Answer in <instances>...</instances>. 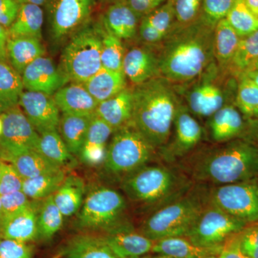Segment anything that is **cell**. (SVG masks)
I'll use <instances>...</instances> for the list:
<instances>
[{"instance_id":"cell-1","label":"cell","mask_w":258,"mask_h":258,"mask_svg":"<svg viewBox=\"0 0 258 258\" xmlns=\"http://www.w3.org/2000/svg\"><path fill=\"white\" fill-rule=\"evenodd\" d=\"M214 29L202 16L184 26L174 25L159 45L161 77L174 86L189 83L199 77L215 62Z\"/></svg>"},{"instance_id":"cell-2","label":"cell","mask_w":258,"mask_h":258,"mask_svg":"<svg viewBox=\"0 0 258 258\" xmlns=\"http://www.w3.org/2000/svg\"><path fill=\"white\" fill-rule=\"evenodd\" d=\"M192 152L181 160L180 170L197 184L220 186L258 178V144L237 139Z\"/></svg>"},{"instance_id":"cell-3","label":"cell","mask_w":258,"mask_h":258,"mask_svg":"<svg viewBox=\"0 0 258 258\" xmlns=\"http://www.w3.org/2000/svg\"><path fill=\"white\" fill-rule=\"evenodd\" d=\"M132 124L157 150L171 138L180 98L174 86L164 78H154L133 88Z\"/></svg>"},{"instance_id":"cell-4","label":"cell","mask_w":258,"mask_h":258,"mask_svg":"<svg viewBox=\"0 0 258 258\" xmlns=\"http://www.w3.org/2000/svg\"><path fill=\"white\" fill-rule=\"evenodd\" d=\"M209 203L205 184L190 186L184 193L157 209L144 221L140 233L154 241L184 237Z\"/></svg>"},{"instance_id":"cell-5","label":"cell","mask_w":258,"mask_h":258,"mask_svg":"<svg viewBox=\"0 0 258 258\" xmlns=\"http://www.w3.org/2000/svg\"><path fill=\"white\" fill-rule=\"evenodd\" d=\"M181 170L166 166H144L125 176L121 188L135 203L155 205L158 208L189 189L191 180Z\"/></svg>"},{"instance_id":"cell-6","label":"cell","mask_w":258,"mask_h":258,"mask_svg":"<svg viewBox=\"0 0 258 258\" xmlns=\"http://www.w3.org/2000/svg\"><path fill=\"white\" fill-rule=\"evenodd\" d=\"M230 76L222 71L215 61L197 79L173 86L176 93L183 97V102L195 118L208 119L222 107L230 104Z\"/></svg>"},{"instance_id":"cell-7","label":"cell","mask_w":258,"mask_h":258,"mask_svg":"<svg viewBox=\"0 0 258 258\" xmlns=\"http://www.w3.org/2000/svg\"><path fill=\"white\" fill-rule=\"evenodd\" d=\"M102 35L101 22L90 20L71 35L61 55L60 66L69 81L85 83L102 69Z\"/></svg>"},{"instance_id":"cell-8","label":"cell","mask_w":258,"mask_h":258,"mask_svg":"<svg viewBox=\"0 0 258 258\" xmlns=\"http://www.w3.org/2000/svg\"><path fill=\"white\" fill-rule=\"evenodd\" d=\"M126 208L124 197L116 190L99 186L88 194L78 216L77 225L85 230L106 234L132 230L122 222Z\"/></svg>"},{"instance_id":"cell-9","label":"cell","mask_w":258,"mask_h":258,"mask_svg":"<svg viewBox=\"0 0 258 258\" xmlns=\"http://www.w3.org/2000/svg\"><path fill=\"white\" fill-rule=\"evenodd\" d=\"M157 149L130 124L114 132L107 147L105 170L113 175L126 176L147 165Z\"/></svg>"},{"instance_id":"cell-10","label":"cell","mask_w":258,"mask_h":258,"mask_svg":"<svg viewBox=\"0 0 258 258\" xmlns=\"http://www.w3.org/2000/svg\"><path fill=\"white\" fill-rule=\"evenodd\" d=\"M247 225L209 202L184 237L200 247H222Z\"/></svg>"},{"instance_id":"cell-11","label":"cell","mask_w":258,"mask_h":258,"mask_svg":"<svg viewBox=\"0 0 258 258\" xmlns=\"http://www.w3.org/2000/svg\"><path fill=\"white\" fill-rule=\"evenodd\" d=\"M209 202L246 224L258 222V178L209 189Z\"/></svg>"},{"instance_id":"cell-12","label":"cell","mask_w":258,"mask_h":258,"mask_svg":"<svg viewBox=\"0 0 258 258\" xmlns=\"http://www.w3.org/2000/svg\"><path fill=\"white\" fill-rule=\"evenodd\" d=\"M174 134L165 147L159 150L162 160L172 164L182 160L195 151L203 137V126L180 99L174 117Z\"/></svg>"},{"instance_id":"cell-13","label":"cell","mask_w":258,"mask_h":258,"mask_svg":"<svg viewBox=\"0 0 258 258\" xmlns=\"http://www.w3.org/2000/svg\"><path fill=\"white\" fill-rule=\"evenodd\" d=\"M96 0H47V20L56 40L72 35L91 20Z\"/></svg>"},{"instance_id":"cell-14","label":"cell","mask_w":258,"mask_h":258,"mask_svg":"<svg viewBox=\"0 0 258 258\" xmlns=\"http://www.w3.org/2000/svg\"><path fill=\"white\" fill-rule=\"evenodd\" d=\"M3 123L0 137V160L26 151L38 152L40 135L18 106L0 113Z\"/></svg>"},{"instance_id":"cell-15","label":"cell","mask_w":258,"mask_h":258,"mask_svg":"<svg viewBox=\"0 0 258 258\" xmlns=\"http://www.w3.org/2000/svg\"><path fill=\"white\" fill-rule=\"evenodd\" d=\"M18 105L39 134L58 128L60 110L52 96L36 91H23Z\"/></svg>"},{"instance_id":"cell-16","label":"cell","mask_w":258,"mask_h":258,"mask_svg":"<svg viewBox=\"0 0 258 258\" xmlns=\"http://www.w3.org/2000/svg\"><path fill=\"white\" fill-rule=\"evenodd\" d=\"M247 120L234 103L226 105L208 118L210 137L217 144L249 139L254 120Z\"/></svg>"},{"instance_id":"cell-17","label":"cell","mask_w":258,"mask_h":258,"mask_svg":"<svg viewBox=\"0 0 258 258\" xmlns=\"http://www.w3.org/2000/svg\"><path fill=\"white\" fill-rule=\"evenodd\" d=\"M24 88L53 96L69 80L49 57L41 56L27 66L21 75Z\"/></svg>"},{"instance_id":"cell-18","label":"cell","mask_w":258,"mask_h":258,"mask_svg":"<svg viewBox=\"0 0 258 258\" xmlns=\"http://www.w3.org/2000/svg\"><path fill=\"white\" fill-rule=\"evenodd\" d=\"M123 72L134 86L159 77V57L155 45L145 44L125 52Z\"/></svg>"},{"instance_id":"cell-19","label":"cell","mask_w":258,"mask_h":258,"mask_svg":"<svg viewBox=\"0 0 258 258\" xmlns=\"http://www.w3.org/2000/svg\"><path fill=\"white\" fill-rule=\"evenodd\" d=\"M36 200L10 216L0 218V237L28 242L38 238V210Z\"/></svg>"},{"instance_id":"cell-20","label":"cell","mask_w":258,"mask_h":258,"mask_svg":"<svg viewBox=\"0 0 258 258\" xmlns=\"http://www.w3.org/2000/svg\"><path fill=\"white\" fill-rule=\"evenodd\" d=\"M140 20L126 0H120L109 5L102 15L101 23L107 31L120 40H131L138 34Z\"/></svg>"},{"instance_id":"cell-21","label":"cell","mask_w":258,"mask_h":258,"mask_svg":"<svg viewBox=\"0 0 258 258\" xmlns=\"http://www.w3.org/2000/svg\"><path fill=\"white\" fill-rule=\"evenodd\" d=\"M133 110V88L126 87L109 99L98 103L95 114L115 132L132 124Z\"/></svg>"},{"instance_id":"cell-22","label":"cell","mask_w":258,"mask_h":258,"mask_svg":"<svg viewBox=\"0 0 258 258\" xmlns=\"http://www.w3.org/2000/svg\"><path fill=\"white\" fill-rule=\"evenodd\" d=\"M52 97L62 113L91 115L94 114L98 105L84 85L81 83H67Z\"/></svg>"},{"instance_id":"cell-23","label":"cell","mask_w":258,"mask_h":258,"mask_svg":"<svg viewBox=\"0 0 258 258\" xmlns=\"http://www.w3.org/2000/svg\"><path fill=\"white\" fill-rule=\"evenodd\" d=\"M113 133L114 131L108 123L98 115H93L79 156L81 161L89 166L99 165L103 163L107 142Z\"/></svg>"},{"instance_id":"cell-24","label":"cell","mask_w":258,"mask_h":258,"mask_svg":"<svg viewBox=\"0 0 258 258\" xmlns=\"http://www.w3.org/2000/svg\"><path fill=\"white\" fill-rule=\"evenodd\" d=\"M101 237L118 258H134L150 253L154 244V241L132 230L106 234Z\"/></svg>"},{"instance_id":"cell-25","label":"cell","mask_w":258,"mask_h":258,"mask_svg":"<svg viewBox=\"0 0 258 258\" xmlns=\"http://www.w3.org/2000/svg\"><path fill=\"white\" fill-rule=\"evenodd\" d=\"M222 247H200L185 237H173L155 241L152 252L171 258H205L219 255Z\"/></svg>"},{"instance_id":"cell-26","label":"cell","mask_w":258,"mask_h":258,"mask_svg":"<svg viewBox=\"0 0 258 258\" xmlns=\"http://www.w3.org/2000/svg\"><path fill=\"white\" fill-rule=\"evenodd\" d=\"M7 52L10 66L22 75L32 61L45 55V50L40 39L36 37H10Z\"/></svg>"},{"instance_id":"cell-27","label":"cell","mask_w":258,"mask_h":258,"mask_svg":"<svg viewBox=\"0 0 258 258\" xmlns=\"http://www.w3.org/2000/svg\"><path fill=\"white\" fill-rule=\"evenodd\" d=\"M241 37L226 19L220 20L214 29L213 52L215 62L222 71L228 73Z\"/></svg>"},{"instance_id":"cell-28","label":"cell","mask_w":258,"mask_h":258,"mask_svg":"<svg viewBox=\"0 0 258 258\" xmlns=\"http://www.w3.org/2000/svg\"><path fill=\"white\" fill-rule=\"evenodd\" d=\"M98 103L106 101L126 88V78L123 71L102 69L83 83Z\"/></svg>"},{"instance_id":"cell-29","label":"cell","mask_w":258,"mask_h":258,"mask_svg":"<svg viewBox=\"0 0 258 258\" xmlns=\"http://www.w3.org/2000/svg\"><path fill=\"white\" fill-rule=\"evenodd\" d=\"M94 114L80 115L62 113L61 115L59 134L73 155L79 156Z\"/></svg>"},{"instance_id":"cell-30","label":"cell","mask_w":258,"mask_h":258,"mask_svg":"<svg viewBox=\"0 0 258 258\" xmlns=\"http://www.w3.org/2000/svg\"><path fill=\"white\" fill-rule=\"evenodd\" d=\"M2 161L12 164L24 179H30L62 168L44 157L37 151H26L8 156Z\"/></svg>"},{"instance_id":"cell-31","label":"cell","mask_w":258,"mask_h":258,"mask_svg":"<svg viewBox=\"0 0 258 258\" xmlns=\"http://www.w3.org/2000/svg\"><path fill=\"white\" fill-rule=\"evenodd\" d=\"M86 186L82 178L74 174L66 176L63 182L53 195L54 201L64 217L77 213L84 201Z\"/></svg>"},{"instance_id":"cell-32","label":"cell","mask_w":258,"mask_h":258,"mask_svg":"<svg viewBox=\"0 0 258 258\" xmlns=\"http://www.w3.org/2000/svg\"><path fill=\"white\" fill-rule=\"evenodd\" d=\"M44 12L35 5H20L18 16L10 27V37H31L41 40Z\"/></svg>"},{"instance_id":"cell-33","label":"cell","mask_w":258,"mask_h":258,"mask_svg":"<svg viewBox=\"0 0 258 258\" xmlns=\"http://www.w3.org/2000/svg\"><path fill=\"white\" fill-rule=\"evenodd\" d=\"M39 135L38 152L44 157L64 169L77 165V160L69 152L57 129L47 131Z\"/></svg>"},{"instance_id":"cell-34","label":"cell","mask_w":258,"mask_h":258,"mask_svg":"<svg viewBox=\"0 0 258 258\" xmlns=\"http://www.w3.org/2000/svg\"><path fill=\"white\" fill-rule=\"evenodd\" d=\"M62 254L66 258H118L101 237L88 235L71 239Z\"/></svg>"},{"instance_id":"cell-35","label":"cell","mask_w":258,"mask_h":258,"mask_svg":"<svg viewBox=\"0 0 258 258\" xmlns=\"http://www.w3.org/2000/svg\"><path fill=\"white\" fill-rule=\"evenodd\" d=\"M23 89L21 75L10 63L0 60V113L18 106Z\"/></svg>"},{"instance_id":"cell-36","label":"cell","mask_w":258,"mask_h":258,"mask_svg":"<svg viewBox=\"0 0 258 258\" xmlns=\"http://www.w3.org/2000/svg\"><path fill=\"white\" fill-rule=\"evenodd\" d=\"M66 177V169H62L24 179L22 191L30 200H43L55 194Z\"/></svg>"},{"instance_id":"cell-37","label":"cell","mask_w":258,"mask_h":258,"mask_svg":"<svg viewBox=\"0 0 258 258\" xmlns=\"http://www.w3.org/2000/svg\"><path fill=\"white\" fill-rule=\"evenodd\" d=\"M235 106L247 119L258 118V87L244 73L237 78Z\"/></svg>"},{"instance_id":"cell-38","label":"cell","mask_w":258,"mask_h":258,"mask_svg":"<svg viewBox=\"0 0 258 258\" xmlns=\"http://www.w3.org/2000/svg\"><path fill=\"white\" fill-rule=\"evenodd\" d=\"M63 217L54 201L53 195L43 200L37 217L38 238L45 240L52 238L62 227Z\"/></svg>"},{"instance_id":"cell-39","label":"cell","mask_w":258,"mask_h":258,"mask_svg":"<svg viewBox=\"0 0 258 258\" xmlns=\"http://www.w3.org/2000/svg\"><path fill=\"white\" fill-rule=\"evenodd\" d=\"M258 58V30L240 40L238 48L232 59L228 73L237 79L248 71Z\"/></svg>"},{"instance_id":"cell-40","label":"cell","mask_w":258,"mask_h":258,"mask_svg":"<svg viewBox=\"0 0 258 258\" xmlns=\"http://www.w3.org/2000/svg\"><path fill=\"white\" fill-rule=\"evenodd\" d=\"M225 19L241 39L258 30V16L251 11L244 0H235Z\"/></svg>"},{"instance_id":"cell-41","label":"cell","mask_w":258,"mask_h":258,"mask_svg":"<svg viewBox=\"0 0 258 258\" xmlns=\"http://www.w3.org/2000/svg\"><path fill=\"white\" fill-rule=\"evenodd\" d=\"M125 52L122 40L107 31L103 26L101 56L102 68L110 71H123Z\"/></svg>"},{"instance_id":"cell-42","label":"cell","mask_w":258,"mask_h":258,"mask_svg":"<svg viewBox=\"0 0 258 258\" xmlns=\"http://www.w3.org/2000/svg\"><path fill=\"white\" fill-rule=\"evenodd\" d=\"M141 20L150 25L166 37L175 23L173 0H167L152 13L143 17Z\"/></svg>"},{"instance_id":"cell-43","label":"cell","mask_w":258,"mask_h":258,"mask_svg":"<svg viewBox=\"0 0 258 258\" xmlns=\"http://www.w3.org/2000/svg\"><path fill=\"white\" fill-rule=\"evenodd\" d=\"M232 239L242 253L250 258H258V222L247 224Z\"/></svg>"},{"instance_id":"cell-44","label":"cell","mask_w":258,"mask_h":258,"mask_svg":"<svg viewBox=\"0 0 258 258\" xmlns=\"http://www.w3.org/2000/svg\"><path fill=\"white\" fill-rule=\"evenodd\" d=\"M203 0H173L175 23L184 26L196 21L201 16Z\"/></svg>"},{"instance_id":"cell-45","label":"cell","mask_w":258,"mask_h":258,"mask_svg":"<svg viewBox=\"0 0 258 258\" xmlns=\"http://www.w3.org/2000/svg\"><path fill=\"white\" fill-rule=\"evenodd\" d=\"M235 2V0H203L202 18L215 27L220 20L226 18Z\"/></svg>"},{"instance_id":"cell-46","label":"cell","mask_w":258,"mask_h":258,"mask_svg":"<svg viewBox=\"0 0 258 258\" xmlns=\"http://www.w3.org/2000/svg\"><path fill=\"white\" fill-rule=\"evenodd\" d=\"M24 179L9 163L3 161L0 178V195H8L23 190Z\"/></svg>"},{"instance_id":"cell-47","label":"cell","mask_w":258,"mask_h":258,"mask_svg":"<svg viewBox=\"0 0 258 258\" xmlns=\"http://www.w3.org/2000/svg\"><path fill=\"white\" fill-rule=\"evenodd\" d=\"M33 249L27 242L3 239L0 240V258H32Z\"/></svg>"},{"instance_id":"cell-48","label":"cell","mask_w":258,"mask_h":258,"mask_svg":"<svg viewBox=\"0 0 258 258\" xmlns=\"http://www.w3.org/2000/svg\"><path fill=\"white\" fill-rule=\"evenodd\" d=\"M2 197L3 215L1 217L10 216L28 206L31 201L23 191H15Z\"/></svg>"},{"instance_id":"cell-49","label":"cell","mask_w":258,"mask_h":258,"mask_svg":"<svg viewBox=\"0 0 258 258\" xmlns=\"http://www.w3.org/2000/svg\"><path fill=\"white\" fill-rule=\"evenodd\" d=\"M20 8L17 0H0V25L9 29L18 16Z\"/></svg>"},{"instance_id":"cell-50","label":"cell","mask_w":258,"mask_h":258,"mask_svg":"<svg viewBox=\"0 0 258 258\" xmlns=\"http://www.w3.org/2000/svg\"><path fill=\"white\" fill-rule=\"evenodd\" d=\"M129 6L142 19L165 3L167 0H126Z\"/></svg>"},{"instance_id":"cell-51","label":"cell","mask_w":258,"mask_h":258,"mask_svg":"<svg viewBox=\"0 0 258 258\" xmlns=\"http://www.w3.org/2000/svg\"><path fill=\"white\" fill-rule=\"evenodd\" d=\"M219 257L220 258H250L241 252L232 240V237L224 244L221 252L219 254Z\"/></svg>"},{"instance_id":"cell-52","label":"cell","mask_w":258,"mask_h":258,"mask_svg":"<svg viewBox=\"0 0 258 258\" xmlns=\"http://www.w3.org/2000/svg\"><path fill=\"white\" fill-rule=\"evenodd\" d=\"M10 38L9 30L0 25V60L8 62L7 45Z\"/></svg>"},{"instance_id":"cell-53","label":"cell","mask_w":258,"mask_h":258,"mask_svg":"<svg viewBox=\"0 0 258 258\" xmlns=\"http://www.w3.org/2000/svg\"><path fill=\"white\" fill-rule=\"evenodd\" d=\"M244 1L251 11L258 16V0H244Z\"/></svg>"},{"instance_id":"cell-54","label":"cell","mask_w":258,"mask_h":258,"mask_svg":"<svg viewBox=\"0 0 258 258\" xmlns=\"http://www.w3.org/2000/svg\"><path fill=\"white\" fill-rule=\"evenodd\" d=\"M249 139L258 144V123L253 122Z\"/></svg>"},{"instance_id":"cell-55","label":"cell","mask_w":258,"mask_h":258,"mask_svg":"<svg viewBox=\"0 0 258 258\" xmlns=\"http://www.w3.org/2000/svg\"><path fill=\"white\" fill-rule=\"evenodd\" d=\"M20 5L22 4H31L37 5V6L42 7L45 5L47 0H17Z\"/></svg>"},{"instance_id":"cell-56","label":"cell","mask_w":258,"mask_h":258,"mask_svg":"<svg viewBox=\"0 0 258 258\" xmlns=\"http://www.w3.org/2000/svg\"><path fill=\"white\" fill-rule=\"evenodd\" d=\"M244 74L247 75V76L252 80L255 84L257 85L258 87V71H256V70L251 69L249 70V71H246L244 72Z\"/></svg>"},{"instance_id":"cell-57","label":"cell","mask_w":258,"mask_h":258,"mask_svg":"<svg viewBox=\"0 0 258 258\" xmlns=\"http://www.w3.org/2000/svg\"><path fill=\"white\" fill-rule=\"evenodd\" d=\"M134 258H171L165 254L160 253H155V252H150V253L144 254V255L140 256V257Z\"/></svg>"},{"instance_id":"cell-58","label":"cell","mask_w":258,"mask_h":258,"mask_svg":"<svg viewBox=\"0 0 258 258\" xmlns=\"http://www.w3.org/2000/svg\"><path fill=\"white\" fill-rule=\"evenodd\" d=\"M251 69L256 70V71H258V58L257 59V60L254 61V63L252 64V67H251L250 69L249 70Z\"/></svg>"},{"instance_id":"cell-59","label":"cell","mask_w":258,"mask_h":258,"mask_svg":"<svg viewBox=\"0 0 258 258\" xmlns=\"http://www.w3.org/2000/svg\"><path fill=\"white\" fill-rule=\"evenodd\" d=\"M3 120H2V118H0V137H1L2 134H3Z\"/></svg>"},{"instance_id":"cell-60","label":"cell","mask_w":258,"mask_h":258,"mask_svg":"<svg viewBox=\"0 0 258 258\" xmlns=\"http://www.w3.org/2000/svg\"><path fill=\"white\" fill-rule=\"evenodd\" d=\"M2 215H3V205H2V197L0 195V218H1Z\"/></svg>"},{"instance_id":"cell-61","label":"cell","mask_w":258,"mask_h":258,"mask_svg":"<svg viewBox=\"0 0 258 258\" xmlns=\"http://www.w3.org/2000/svg\"><path fill=\"white\" fill-rule=\"evenodd\" d=\"M63 257V254H62V252H60V253L56 254L55 256H53L52 258H62Z\"/></svg>"},{"instance_id":"cell-62","label":"cell","mask_w":258,"mask_h":258,"mask_svg":"<svg viewBox=\"0 0 258 258\" xmlns=\"http://www.w3.org/2000/svg\"><path fill=\"white\" fill-rule=\"evenodd\" d=\"M105 1L107 2V3H109V4H111V3H115V2L120 1V0H105Z\"/></svg>"},{"instance_id":"cell-63","label":"cell","mask_w":258,"mask_h":258,"mask_svg":"<svg viewBox=\"0 0 258 258\" xmlns=\"http://www.w3.org/2000/svg\"><path fill=\"white\" fill-rule=\"evenodd\" d=\"M205 258H220V257H219V255H211Z\"/></svg>"},{"instance_id":"cell-64","label":"cell","mask_w":258,"mask_h":258,"mask_svg":"<svg viewBox=\"0 0 258 258\" xmlns=\"http://www.w3.org/2000/svg\"><path fill=\"white\" fill-rule=\"evenodd\" d=\"M2 164H3V161L0 160V178H1Z\"/></svg>"}]
</instances>
